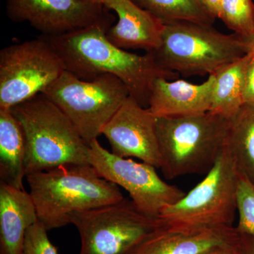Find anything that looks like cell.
Segmentation results:
<instances>
[{
	"mask_svg": "<svg viewBox=\"0 0 254 254\" xmlns=\"http://www.w3.org/2000/svg\"><path fill=\"white\" fill-rule=\"evenodd\" d=\"M108 10L118 14V23L107 32L109 41L123 50L151 53L161 43L164 23L133 0H103Z\"/></svg>",
	"mask_w": 254,
	"mask_h": 254,
	"instance_id": "obj_15",
	"label": "cell"
},
{
	"mask_svg": "<svg viewBox=\"0 0 254 254\" xmlns=\"http://www.w3.org/2000/svg\"><path fill=\"white\" fill-rule=\"evenodd\" d=\"M215 78L214 74L199 83L185 80H155L148 108L156 118L201 115L210 111Z\"/></svg>",
	"mask_w": 254,
	"mask_h": 254,
	"instance_id": "obj_14",
	"label": "cell"
},
{
	"mask_svg": "<svg viewBox=\"0 0 254 254\" xmlns=\"http://www.w3.org/2000/svg\"><path fill=\"white\" fill-rule=\"evenodd\" d=\"M112 153L122 158H136L160 168L161 158L157 118L148 108L128 96L102 131Z\"/></svg>",
	"mask_w": 254,
	"mask_h": 254,
	"instance_id": "obj_12",
	"label": "cell"
},
{
	"mask_svg": "<svg viewBox=\"0 0 254 254\" xmlns=\"http://www.w3.org/2000/svg\"><path fill=\"white\" fill-rule=\"evenodd\" d=\"M252 57V49L214 73L215 81L209 112L230 120L245 104L246 73Z\"/></svg>",
	"mask_w": 254,
	"mask_h": 254,
	"instance_id": "obj_18",
	"label": "cell"
},
{
	"mask_svg": "<svg viewBox=\"0 0 254 254\" xmlns=\"http://www.w3.org/2000/svg\"><path fill=\"white\" fill-rule=\"evenodd\" d=\"M26 139L21 123L11 110H0V182L23 190Z\"/></svg>",
	"mask_w": 254,
	"mask_h": 254,
	"instance_id": "obj_17",
	"label": "cell"
},
{
	"mask_svg": "<svg viewBox=\"0 0 254 254\" xmlns=\"http://www.w3.org/2000/svg\"><path fill=\"white\" fill-rule=\"evenodd\" d=\"M42 94L63 112L82 138L91 143L130 96L121 80L109 73L82 80L64 70Z\"/></svg>",
	"mask_w": 254,
	"mask_h": 254,
	"instance_id": "obj_6",
	"label": "cell"
},
{
	"mask_svg": "<svg viewBox=\"0 0 254 254\" xmlns=\"http://www.w3.org/2000/svg\"><path fill=\"white\" fill-rule=\"evenodd\" d=\"M251 58L245 77V103L254 106V49Z\"/></svg>",
	"mask_w": 254,
	"mask_h": 254,
	"instance_id": "obj_24",
	"label": "cell"
},
{
	"mask_svg": "<svg viewBox=\"0 0 254 254\" xmlns=\"http://www.w3.org/2000/svg\"><path fill=\"white\" fill-rule=\"evenodd\" d=\"M97 1H99V2L102 3V4H103V0H97Z\"/></svg>",
	"mask_w": 254,
	"mask_h": 254,
	"instance_id": "obj_29",
	"label": "cell"
},
{
	"mask_svg": "<svg viewBox=\"0 0 254 254\" xmlns=\"http://www.w3.org/2000/svg\"><path fill=\"white\" fill-rule=\"evenodd\" d=\"M235 227L190 228L164 225L128 254H204L237 243Z\"/></svg>",
	"mask_w": 254,
	"mask_h": 254,
	"instance_id": "obj_13",
	"label": "cell"
},
{
	"mask_svg": "<svg viewBox=\"0 0 254 254\" xmlns=\"http://www.w3.org/2000/svg\"><path fill=\"white\" fill-rule=\"evenodd\" d=\"M224 149L238 173L254 183V106L244 105L230 120Z\"/></svg>",
	"mask_w": 254,
	"mask_h": 254,
	"instance_id": "obj_19",
	"label": "cell"
},
{
	"mask_svg": "<svg viewBox=\"0 0 254 254\" xmlns=\"http://www.w3.org/2000/svg\"><path fill=\"white\" fill-rule=\"evenodd\" d=\"M8 17L28 22L43 36H57L96 24L112 26L113 18L97 0H6Z\"/></svg>",
	"mask_w": 254,
	"mask_h": 254,
	"instance_id": "obj_11",
	"label": "cell"
},
{
	"mask_svg": "<svg viewBox=\"0 0 254 254\" xmlns=\"http://www.w3.org/2000/svg\"><path fill=\"white\" fill-rule=\"evenodd\" d=\"M163 23L188 21L213 26L215 18L200 0H133Z\"/></svg>",
	"mask_w": 254,
	"mask_h": 254,
	"instance_id": "obj_20",
	"label": "cell"
},
{
	"mask_svg": "<svg viewBox=\"0 0 254 254\" xmlns=\"http://www.w3.org/2000/svg\"><path fill=\"white\" fill-rule=\"evenodd\" d=\"M111 26L96 24L61 36H42L60 55L65 70L82 80L114 75L125 83L130 96L148 107L155 80H173L180 74L160 66L151 53L134 54L114 45L107 37Z\"/></svg>",
	"mask_w": 254,
	"mask_h": 254,
	"instance_id": "obj_1",
	"label": "cell"
},
{
	"mask_svg": "<svg viewBox=\"0 0 254 254\" xmlns=\"http://www.w3.org/2000/svg\"><path fill=\"white\" fill-rule=\"evenodd\" d=\"M238 249L240 254H254V237L240 234Z\"/></svg>",
	"mask_w": 254,
	"mask_h": 254,
	"instance_id": "obj_25",
	"label": "cell"
},
{
	"mask_svg": "<svg viewBox=\"0 0 254 254\" xmlns=\"http://www.w3.org/2000/svg\"><path fill=\"white\" fill-rule=\"evenodd\" d=\"M163 23L160 46L150 53L160 66L184 77L213 75L252 50L243 37L225 34L213 26L188 21Z\"/></svg>",
	"mask_w": 254,
	"mask_h": 254,
	"instance_id": "obj_4",
	"label": "cell"
},
{
	"mask_svg": "<svg viewBox=\"0 0 254 254\" xmlns=\"http://www.w3.org/2000/svg\"><path fill=\"white\" fill-rule=\"evenodd\" d=\"M204 254H240L238 249V242L234 245L218 247Z\"/></svg>",
	"mask_w": 254,
	"mask_h": 254,
	"instance_id": "obj_27",
	"label": "cell"
},
{
	"mask_svg": "<svg viewBox=\"0 0 254 254\" xmlns=\"http://www.w3.org/2000/svg\"><path fill=\"white\" fill-rule=\"evenodd\" d=\"M218 18L234 33L249 41L254 31L253 0H222Z\"/></svg>",
	"mask_w": 254,
	"mask_h": 254,
	"instance_id": "obj_21",
	"label": "cell"
},
{
	"mask_svg": "<svg viewBox=\"0 0 254 254\" xmlns=\"http://www.w3.org/2000/svg\"><path fill=\"white\" fill-rule=\"evenodd\" d=\"M48 232L39 220L32 225L26 233L22 254H58Z\"/></svg>",
	"mask_w": 254,
	"mask_h": 254,
	"instance_id": "obj_23",
	"label": "cell"
},
{
	"mask_svg": "<svg viewBox=\"0 0 254 254\" xmlns=\"http://www.w3.org/2000/svg\"><path fill=\"white\" fill-rule=\"evenodd\" d=\"M79 254H128L165 222L136 208L131 199L75 213Z\"/></svg>",
	"mask_w": 254,
	"mask_h": 254,
	"instance_id": "obj_8",
	"label": "cell"
},
{
	"mask_svg": "<svg viewBox=\"0 0 254 254\" xmlns=\"http://www.w3.org/2000/svg\"><path fill=\"white\" fill-rule=\"evenodd\" d=\"M240 175V174H239ZM237 232L254 237V183L239 175L237 195Z\"/></svg>",
	"mask_w": 254,
	"mask_h": 254,
	"instance_id": "obj_22",
	"label": "cell"
},
{
	"mask_svg": "<svg viewBox=\"0 0 254 254\" xmlns=\"http://www.w3.org/2000/svg\"><path fill=\"white\" fill-rule=\"evenodd\" d=\"M239 173L225 149L205 178L159 218L171 226L190 228L234 227Z\"/></svg>",
	"mask_w": 254,
	"mask_h": 254,
	"instance_id": "obj_7",
	"label": "cell"
},
{
	"mask_svg": "<svg viewBox=\"0 0 254 254\" xmlns=\"http://www.w3.org/2000/svg\"><path fill=\"white\" fill-rule=\"evenodd\" d=\"M38 220L29 192L0 182V254H22L26 232Z\"/></svg>",
	"mask_w": 254,
	"mask_h": 254,
	"instance_id": "obj_16",
	"label": "cell"
},
{
	"mask_svg": "<svg viewBox=\"0 0 254 254\" xmlns=\"http://www.w3.org/2000/svg\"><path fill=\"white\" fill-rule=\"evenodd\" d=\"M249 43H250V45L251 48H254V31L253 34H252V37H251L250 39L249 40Z\"/></svg>",
	"mask_w": 254,
	"mask_h": 254,
	"instance_id": "obj_28",
	"label": "cell"
},
{
	"mask_svg": "<svg viewBox=\"0 0 254 254\" xmlns=\"http://www.w3.org/2000/svg\"><path fill=\"white\" fill-rule=\"evenodd\" d=\"M89 163L100 176L126 190L136 208L149 216L159 218L164 209L186 194L163 181L153 165L118 156L98 139L90 143Z\"/></svg>",
	"mask_w": 254,
	"mask_h": 254,
	"instance_id": "obj_10",
	"label": "cell"
},
{
	"mask_svg": "<svg viewBox=\"0 0 254 254\" xmlns=\"http://www.w3.org/2000/svg\"><path fill=\"white\" fill-rule=\"evenodd\" d=\"M26 179L38 220L48 231L69 225L75 213L125 198L120 187L100 176L91 165H60L28 174Z\"/></svg>",
	"mask_w": 254,
	"mask_h": 254,
	"instance_id": "obj_2",
	"label": "cell"
},
{
	"mask_svg": "<svg viewBox=\"0 0 254 254\" xmlns=\"http://www.w3.org/2000/svg\"><path fill=\"white\" fill-rule=\"evenodd\" d=\"M229 126L230 120L210 112L157 118L160 169L165 178L208 173L223 151Z\"/></svg>",
	"mask_w": 254,
	"mask_h": 254,
	"instance_id": "obj_5",
	"label": "cell"
},
{
	"mask_svg": "<svg viewBox=\"0 0 254 254\" xmlns=\"http://www.w3.org/2000/svg\"><path fill=\"white\" fill-rule=\"evenodd\" d=\"M200 1L212 17L215 19L219 18L222 0H200Z\"/></svg>",
	"mask_w": 254,
	"mask_h": 254,
	"instance_id": "obj_26",
	"label": "cell"
},
{
	"mask_svg": "<svg viewBox=\"0 0 254 254\" xmlns=\"http://www.w3.org/2000/svg\"><path fill=\"white\" fill-rule=\"evenodd\" d=\"M60 55L44 36L0 51V110H11L41 94L64 71Z\"/></svg>",
	"mask_w": 254,
	"mask_h": 254,
	"instance_id": "obj_9",
	"label": "cell"
},
{
	"mask_svg": "<svg viewBox=\"0 0 254 254\" xmlns=\"http://www.w3.org/2000/svg\"><path fill=\"white\" fill-rule=\"evenodd\" d=\"M11 110L24 132L26 175L60 165H90V144L44 95H36Z\"/></svg>",
	"mask_w": 254,
	"mask_h": 254,
	"instance_id": "obj_3",
	"label": "cell"
}]
</instances>
